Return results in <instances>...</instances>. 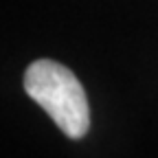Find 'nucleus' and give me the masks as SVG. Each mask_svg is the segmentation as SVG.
<instances>
[{
	"label": "nucleus",
	"instance_id": "obj_1",
	"mask_svg": "<svg viewBox=\"0 0 158 158\" xmlns=\"http://www.w3.org/2000/svg\"><path fill=\"white\" fill-rule=\"evenodd\" d=\"M24 90L68 138L79 141L88 134V97L70 68L53 59H35L24 70Z\"/></svg>",
	"mask_w": 158,
	"mask_h": 158
}]
</instances>
